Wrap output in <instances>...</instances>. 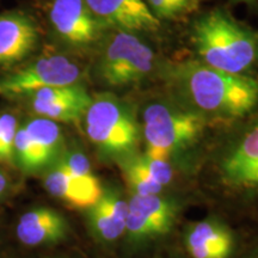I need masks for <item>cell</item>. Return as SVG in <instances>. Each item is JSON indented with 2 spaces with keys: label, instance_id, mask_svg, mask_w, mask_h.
Listing matches in <instances>:
<instances>
[{
  "label": "cell",
  "instance_id": "6",
  "mask_svg": "<svg viewBox=\"0 0 258 258\" xmlns=\"http://www.w3.org/2000/svg\"><path fill=\"white\" fill-rule=\"evenodd\" d=\"M82 78V69L70 57L44 56L0 79V96L24 97L40 89L80 84Z\"/></svg>",
  "mask_w": 258,
  "mask_h": 258
},
{
  "label": "cell",
  "instance_id": "5",
  "mask_svg": "<svg viewBox=\"0 0 258 258\" xmlns=\"http://www.w3.org/2000/svg\"><path fill=\"white\" fill-rule=\"evenodd\" d=\"M103 41L96 77L103 84L122 88L144 80L154 67L153 50L137 32L112 30Z\"/></svg>",
  "mask_w": 258,
  "mask_h": 258
},
{
  "label": "cell",
  "instance_id": "1",
  "mask_svg": "<svg viewBox=\"0 0 258 258\" xmlns=\"http://www.w3.org/2000/svg\"><path fill=\"white\" fill-rule=\"evenodd\" d=\"M171 79L200 111L218 117L240 118L258 105V80L228 73L201 62L175 64Z\"/></svg>",
  "mask_w": 258,
  "mask_h": 258
},
{
  "label": "cell",
  "instance_id": "13",
  "mask_svg": "<svg viewBox=\"0 0 258 258\" xmlns=\"http://www.w3.org/2000/svg\"><path fill=\"white\" fill-rule=\"evenodd\" d=\"M43 185L51 196L76 209H89L98 201L103 192L98 178H79L57 163H54L47 170Z\"/></svg>",
  "mask_w": 258,
  "mask_h": 258
},
{
  "label": "cell",
  "instance_id": "12",
  "mask_svg": "<svg viewBox=\"0 0 258 258\" xmlns=\"http://www.w3.org/2000/svg\"><path fill=\"white\" fill-rule=\"evenodd\" d=\"M40 38L36 23L23 12L0 15V64L24 60L36 48Z\"/></svg>",
  "mask_w": 258,
  "mask_h": 258
},
{
  "label": "cell",
  "instance_id": "21",
  "mask_svg": "<svg viewBox=\"0 0 258 258\" xmlns=\"http://www.w3.org/2000/svg\"><path fill=\"white\" fill-rule=\"evenodd\" d=\"M173 6H175L177 14H182V12L191 10L196 5L198 0H171Z\"/></svg>",
  "mask_w": 258,
  "mask_h": 258
},
{
  "label": "cell",
  "instance_id": "20",
  "mask_svg": "<svg viewBox=\"0 0 258 258\" xmlns=\"http://www.w3.org/2000/svg\"><path fill=\"white\" fill-rule=\"evenodd\" d=\"M146 4L158 19L173 18L178 15L171 0H147Z\"/></svg>",
  "mask_w": 258,
  "mask_h": 258
},
{
  "label": "cell",
  "instance_id": "23",
  "mask_svg": "<svg viewBox=\"0 0 258 258\" xmlns=\"http://www.w3.org/2000/svg\"><path fill=\"white\" fill-rule=\"evenodd\" d=\"M251 258H258V247H257V250L254 251V253L252 254V257H251Z\"/></svg>",
  "mask_w": 258,
  "mask_h": 258
},
{
  "label": "cell",
  "instance_id": "4",
  "mask_svg": "<svg viewBox=\"0 0 258 258\" xmlns=\"http://www.w3.org/2000/svg\"><path fill=\"white\" fill-rule=\"evenodd\" d=\"M203 125L205 120L198 112L176 108L166 103H152L143 114L146 154L167 160L173 153L198 140Z\"/></svg>",
  "mask_w": 258,
  "mask_h": 258
},
{
  "label": "cell",
  "instance_id": "19",
  "mask_svg": "<svg viewBox=\"0 0 258 258\" xmlns=\"http://www.w3.org/2000/svg\"><path fill=\"white\" fill-rule=\"evenodd\" d=\"M17 117L11 112H0V163L15 165V138Z\"/></svg>",
  "mask_w": 258,
  "mask_h": 258
},
{
  "label": "cell",
  "instance_id": "7",
  "mask_svg": "<svg viewBox=\"0 0 258 258\" xmlns=\"http://www.w3.org/2000/svg\"><path fill=\"white\" fill-rule=\"evenodd\" d=\"M49 19L56 36L63 43L76 48L97 43L106 30L85 0H53Z\"/></svg>",
  "mask_w": 258,
  "mask_h": 258
},
{
  "label": "cell",
  "instance_id": "9",
  "mask_svg": "<svg viewBox=\"0 0 258 258\" xmlns=\"http://www.w3.org/2000/svg\"><path fill=\"white\" fill-rule=\"evenodd\" d=\"M176 218L173 203L159 194L138 195L133 194L128 202L125 232L131 239H150L166 234Z\"/></svg>",
  "mask_w": 258,
  "mask_h": 258
},
{
  "label": "cell",
  "instance_id": "24",
  "mask_svg": "<svg viewBox=\"0 0 258 258\" xmlns=\"http://www.w3.org/2000/svg\"><path fill=\"white\" fill-rule=\"evenodd\" d=\"M239 2H245V3H253V2H256V0H239Z\"/></svg>",
  "mask_w": 258,
  "mask_h": 258
},
{
  "label": "cell",
  "instance_id": "16",
  "mask_svg": "<svg viewBox=\"0 0 258 258\" xmlns=\"http://www.w3.org/2000/svg\"><path fill=\"white\" fill-rule=\"evenodd\" d=\"M122 172L133 194L153 195L172 179V169L167 160L157 159L148 154H132L121 160Z\"/></svg>",
  "mask_w": 258,
  "mask_h": 258
},
{
  "label": "cell",
  "instance_id": "18",
  "mask_svg": "<svg viewBox=\"0 0 258 258\" xmlns=\"http://www.w3.org/2000/svg\"><path fill=\"white\" fill-rule=\"evenodd\" d=\"M29 134L35 138L53 165L63 152V135L57 122L36 117L24 124Z\"/></svg>",
  "mask_w": 258,
  "mask_h": 258
},
{
  "label": "cell",
  "instance_id": "3",
  "mask_svg": "<svg viewBox=\"0 0 258 258\" xmlns=\"http://www.w3.org/2000/svg\"><path fill=\"white\" fill-rule=\"evenodd\" d=\"M89 140L106 159H125L134 154L140 141V127L124 102L110 93L92 97L84 115Z\"/></svg>",
  "mask_w": 258,
  "mask_h": 258
},
{
  "label": "cell",
  "instance_id": "15",
  "mask_svg": "<svg viewBox=\"0 0 258 258\" xmlns=\"http://www.w3.org/2000/svg\"><path fill=\"white\" fill-rule=\"evenodd\" d=\"M88 211L89 230L97 240L111 243L125 232L128 202L116 190H104Z\"/></svg>",
  "mask_w": 258,
  "mask_h": 258
},
{
  "label": "cell",
  "instance_id": "2",
  "mask_svg": "<svg viewBox=\"0 0 258 258\" xmlns=\"http://www.w3.org/2000/svg\"><path fill=\"white\" fill-rule=\"evenodd\" d=\"M191 37L201 62L224 72L244 74L257 60V35L222 10L202 15Z\"/></svg>",
  "mask_w": 258,
  "mask_h": 258
},
{
  "label": "cell",
  "instance_id": "25",
  "mask_svg": "<svg viewBox=\"0 0 258 258\" xmlns=\"http://www.w3.org/2000/svg\"><path fill=\"white\" fill-rule=\"evenodd\" d=\"M257 60H258V44H257Z\"/></svg>",
  "mask_w": 258,
  "mask_h": 258
},
{
  "label": "cell",
  "instance_id": "22",
  "mask_svg": "<svg viewBox=\"0 0 258 258\" xmlns=\"http://www.w3.org/2000/svg\"><path fill=\"white\" fill-rule=\"evenodd\" d=\"M9 183H10V180L8 178V176H6L5 173L0 170V199L5 195L6 191H8Z\"/></svg>",
  "mask_w": 258,
  "mask_h": 258
},
{
  "label": "cell",
  "instance_id": "8",
  "mask_svg": "<svg viewBox=\"0 0 258 258\" xmlns=\"http://www.w3.org/2000/svg\"><path fill=\"white\" fill-rule=\"evenodd\" d=\"M24 97L38 117L57 123L80 121L92 102V97L82 84L40 89Z\"/></svg>",
  "mask_w": 258,
  "mask_h": 258
},
{
  "label": "cell",
  "instance_id": "10",
  "mask_svg": "<svg viewBox=\"0 0 258 258\" xmlns=\"http://www.w3.org/2000/svg\"><path fill=\"white\" fill-rule=\"evenodd\" d=\"M106 29L131 32L154 31L160 22L144 0H85Z\"/></svg>",
  "mask_w": 258,
  "mask_h": 258
},
{
  "label": "cell",
  "instance_id": "11",
  "mask_svg": "<svg viewBox=\"0 0 258 258\" xmlns=\"http://www.w3.org/2000/svg\"><path fill=\"white\" fill-rule=\"evenodd\" d=\"M222 175L231 188L258 196V121L225 158Z\"/></svg>",
  "mask_w": 258,
  "mask_h": 258
},
{
  "label": "cell",
  "instance_id": "17",
  "mask_svg": "<svg viewBox=\"0 0 258 258\" xmlns=\"http://www.w3.org/2000/svg\"><path fill=\"white\" fill-rule=\"evenodd\" d=\"M186 250L192 258H230L234 249L231 230L218 221H201L189 228Z\"/></svg>",
  "mask_w": 258,
  "mask_h": 258
},
{
  "label": "cell",
  "instance_id": "14",
  "mask_svg": "<svg viewBox=\"0 0 258 258\" xmlns=\"http://www.w3.org/2000/svg\"><path fill=\"white\" fill-rule=\"evenodd\" d=\"M69 222L61 213L49 207H38L24 213L16 225V235L27 246L56 244L67 237Z\"/></svg>",
  "mask_w": 258,
  "mask_h": 258
}]
</instances>
